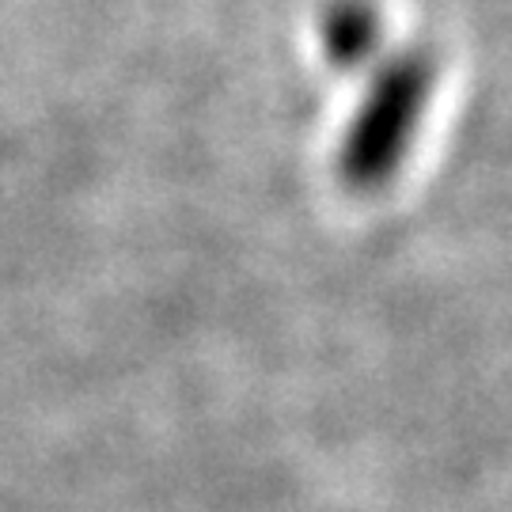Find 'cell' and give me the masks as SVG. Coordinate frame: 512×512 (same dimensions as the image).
Instances as JSON below:
<instances>
[{"mask_svg":"<svg viewBox=\"0 0 512 512\" xmlns=\"http://www.w3.org/2000/svg\"><path fill=\"white\" fill-rule=\"evenodd\" d=\"M433 92L437 57L421 46H403L372 69L338 145V179L353 194H376L399 175L418 141Z\"/></svg>","mask_w":512,"mask_h":512,"instance_id":"1","label":"cell"},{"mask_svg":"<svg viewBox=\"0 0 512 512\" xmlns=\"http://www.w3.org/2000/svg\"><path fill=\"white\" fill-rule=\"evenodd\" d=\"M319 46L338 69H365L384 46V19L372 0H330L319 16Z\"/></svg>","mask_w":512,"mask_h":512,"instance_id":"2","label":"cell"}]
</instances>
